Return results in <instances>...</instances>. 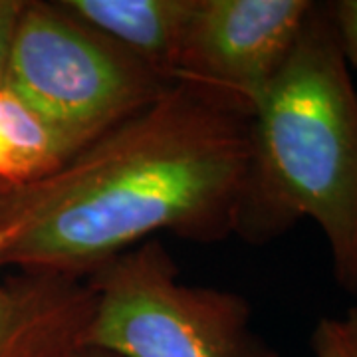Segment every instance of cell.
<instances>
[{
    "label": "cell",
    "instance_id": "277c9868",
    "mask_svg": "<svg viewBox=\"0 0 357 357\" xmlns=\"http://www.w3.org/2000/svg\"><path fill=\"white\" fill-rule=\"evenodd\" d=\"M6 86L60 129L77 153L153 103L169 82L60 0H26Z\"/></svg>",
    "mask_w": 357,
    "mask_h": 357
},
{
    "label": "cell",
    "instance_id": "9c48e42d",
    "mask_svg": "<svg viewBox=\"0 0 357 357\" xmlns=\"http://www.w3.org/2000/svg\"><path fill=\"white\" fill-rule=\"evenodd\" d=\"M314 357H357V304L340 318H321L312 333Z\"/></svg>",
    "mask_w": 357,
    "mask_h": 357
},
{
    "label": "cell",
    "instance_id": "30bf717a",
    "mask_svg": "<svg viewBox=\"0 0 357 357\" xmlns=\"http://www.w3.org/2000/svg\"><path fill=\"white\" fill-rule=\"evenodd\" d=\"M328 8L357 89V0H333Z\"/></svg>",
    "mask_w": 357,
    "mask_h": 357
},
{
    "label": "cell",
    "instance_id": "ba28073f",
    "mask_svg": "<svg viewBox=\"0 0 357 357\" xmlns=\"http://www.w3.org/2000/svg\"><path fill=\"white\" fill-rule=\"evenodd\" d=\"M76 149L64 133L8 86H0V187L54 175Z\"/></svg>",
    "mask_w": 357,
    "mask_h": 357
},
{
    "label": "cell",
    "instance_id": "3957f363",
    "mask_svg": "<svg viewBox=\"0 0 357 357\" xmlns=\"http://www.w3.org/2000/svg\"><path fill=\"white\" fill-rule=\"evenodd\" d=\"M86 284L93 296L84 347L115 357H278L230 290L191 286L157 238L115 256Z\"/></svg>",
    "mask_w": 357,
    "mask_h": 357
},
{
    "label": "cell",
    "instance_id": "8992f818",
    "mask_svg": "<svg viewBox=\"0 0 357 357\" xmlns=\"http://www.w3.org/2000/svg\"><path fill=\"white\" fill-rule=\"evenodd\" d=\"M93 307L86 280L18 272L0 282V357H70Z\"/></svg>",
    "mask_w": 357,
    "mask_h": 357
},
{
    "label": "cell",
    "instance_id": "7a4b0ae2",
    "mask_svg": "<svg viewBox=\"0 0 357 357\" xmlns=\"http://www.w3.org/2000/svg\"><path fill=\"white\" fill-rule=\"evenodd\" d=\"M250 149L238 236L268 243L310 218L337 286L357 296V89L328 2L255 105Z\"/></svg>",
    "mask_w": 357,
    "mask_h": 357
},
{
    "label": "cell",
    "instance_id": "52a82bcc",
    "mask_svg": "<svg viewBox=\"0 0 357 357\" xmlns=\"http://www.w3.org/2000/svg\"><path fill=\"white\" fill-rule=\"evenodd\" d=\"M66 10L114 40L171 84L197 0H60Z\"/></svg>",
    "mask_w": 357,
    "mask_h": 357
},
{
    "label": "cell",
    "instance_id": "7c38bea8",
    "mask_svg": "<svg viewBox=\"0 0 357 357\" xmlns=\"http://www.w3.org/2000/svg\"><path fill=\"white\" fill-rule=\"evenodd\" d=\"M70 357H115L112 354H105V351H100V349H89V347H82L74 351Z\"/></svg>",
    "mask_w": 357,
    "mask_h": 357
},
{
    "label": "cell",
    "instance_id": "8fae6325",
    "mask_svg": "<svg viewBox=\"0 0 357 357\" xmlns=\"http://www.w3.org/2000/svg\"><path fill=\"white\" fill-rule=\"evenodd\" d=\"M26 0H0V86H6V72L18 20L22 16Z\"/></svg>",
    "mask_w": 357,
    "mask_h": 357
},
{
    "label": "cell",
    "instance_id": "4fadbf2b",
    "mask_svg": "<svg viewBox=\"0 0 357 357\" xmlns=\"http://www.w3.org/2000/svg\"><path fill=\"white\" fill-rule=\"evenodd\" d=\"M6 246H8V232L0 229V266H2V256L6 252Z\"/></svg>",
    "mask_w": 357,
    "mask_h": 357
},
{
    "label": "cell",
    "instance_id": "6da1fadb",
    "mask_svg": "<svg viewBox=\"0 0 357 357\" xmlns=\"http://www.w3.org/2000/svg\"><path fill=\"white\" fill-rule=\"evenodd\" d=\"M250 151V117L169 84L54 175L0 187L2 266L86 280L159 232L203 244L238 234Z\"/></svg>",
    "mask_w": 357,
    "mask_h": 357
},
{
    "label": "cell",
    "instance_id": "5b68a950",
    "mask_svg": "<svg viewBox=\"0 0 357 357\" xmlns=\"http://www.w3.org/2000/svg\"><path fill=\"white\" fill-rule=\"evenodd\" d=\"M314 6L312 0H197L171 84L191 86L250 117Z\"/></svg>",
    "mask_w": 357,
    "mask_h": 357
}]
</instances>
